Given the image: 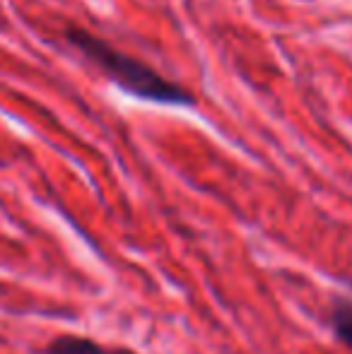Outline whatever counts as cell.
Instances as JSON below:
<instances>
[{
	"label": "cell",
	"instance_id": "7a4b0ae2",
	"mask_svg": "<svg viewBox=\"0 0 352 354\" xmlns=\"http://www.w3.org/2000/svg\"><path fill=\"white\" fill-rule=\"evenodd\" d=\"M44 354H138V352L128 350V347L102 345V342L80 335H58L48 342Z\"/></svg>",
	"mask_w": 352,
	"mask_h": 354
},
{
	"label": "cell",
	"instance_id": "3957f363",
	"mask_svg": "<svg viewBox=\"0 0 352 354\" xmlns=\"http://www.w3.org/2000/svg\"><path fill=\"white\" fill-rule=\"evenodd\" d=\"M331 323H333V333L343 345L352 347V301L348 299H338L333 304V313H331Z\"/></svg>",
	"mask_w": 352,
	"mask_h": 354
},
{
	"label": "cell",
	"instance_id": "6da1fadb",
	"mask_svg": "<svg viewBox=\"0 0 352 354\" xmlns=\"http://www.w3.org/2000/svg\"><path fill=\"white\" fill-rule=\"evenodd\" d=\"M66 39L123 92L145 99V102L165 104V106H193L196 104V97L181 84L162 77L155 68L145 66L136 56L118 51L111 44L85 32V29L71 27L66 32Z\"/></svg>",
	"mask_w": 352,
	"mask_h": 354
}]
</instances>
